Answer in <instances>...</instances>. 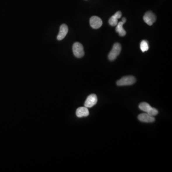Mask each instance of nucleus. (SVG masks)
<instances>
[{
	"label": "nucleus",
	"mask_w": 172,
	"mask_h": 172,
	"mask_svg": "<svg viewBox=\"0 0 172 172\" xmlns=\"http://www.w3.org/2000/svg\"><path fill=\"white\" fill-rule=\"evenodd\" d=\"M140 48L143 52L147 51L149 49L148 43L146 40H143L140 44Z\"/></svg>",
	"instance_id": "ddd939ff"
},
{
	"label": "nucleus",
	"mask_w": 172,
	"mask_h": 172,
	"mask_svg": "<svg viewBox=\"0 0 172 172\" xmlns=\"http://www.w3.org/2000/svg\"><path fill=\"white\" fill-rule=\"evenodd\" d=\"M68 27L65 24H62L61 25L59 30V33L57 37L58 40H61L66 37V35L68 33Z\"/></svg>",
	"instance_id": "6e6552de"
},
{
	"label": "nucleus",
	"mask_w": 172,
	"mask_h": 172,
	"mask_svg": "<svg viewBox=\"0 0 172 172\" xmlns=\"http://www.w3.org/2000/svg\"><path fill=\"white\" fill-rule=\"evenodd\" d=\"M156 20L157 18L155 15L151 11L146 12L143 16V20L149 25H152Z\"/></svg>",
	"instance_id": "20e7f679"
},
{
	"label": "nucleus",
	"mask_w": 172,
	"mask_h": 172,
	"mask_svg": "<svg viewBox=\"0 0 172 172\" xmlns=\"http://www.w3.org/2000/svg\"><path fill=\"white\" fill-rule=\"evenodd\" d=\"M124 24H125L124 22H123L122 21H121L118 23L116 25L117 26L116 28V31L118 32L119 35L121 37L125 36L126 34V31L124 29V27H123V25Z\"/></svg>",
	"instance_id": "9b49d317"
},
{
	"label": "nucleus",
	"mask_w": 172,
	"mask_h": 172,
	"mask_svg": "<svg viewBox=\"0 0 172 172\" xmlns=\"http://www.w3.org/2000/svg\"><path fill=\"white\" fill-rule=\"evenodd\" d=\"M121 21H122L123 22H124V23H125V22H126V19L125 18V17H124V18H123L122 19V20H121Z\"/></svg>",
	"instance_id": "2eb2a0df"
},
{
	"label": "nucleus",
	"mask_w": 172,
	"mask_h": 172,
	"mask_svg": "<svg viewBox=\"0 0 172 172\" xmlns=\"http://www.w3.org/2000/svg\"><path fill=\"white\" fill-rule=\"evenodd\" d=\"M139 108L141 110L147 113L148 112H149L150 110L151 109L152 107L147 103L142 102L140 104Z\"/></svg>",
	"instance_id": "f8f14e48"
},
{
	"label": "nucleus",
	"mask_w": 172,
	"mask_h": 172,
	"mask_svg": "<svg viewBox=\"0 0 172 172\" xmlns=\"http://www.w3.org/2000/svg\"><path fill=\"white\" fill-rule=\"evenodd\" d=\"M136 79L133 76H128L124 77L120 80L117 81V85L118 86H124L132 85L135 83Z\"/></svg>",
	"instance_id": "f257e3e1"
},
{
	"label": "nucleus",
	"mask_w": 172,
	"mask_h": 172,
	"mask_svg": "<svg viewBox=\"0 0 172 172\" xmlns=\"http://www.w3.org/2000/svg\"><path fill=\"white\" fill-rule=\"evenodd\" d=\"M148 114L152 116H154L157 115L158 113V111L155 108H152L151 109L149 110V112H147Z\"/></svg>",
	"instance_id": "4468645a"
},
{
	"label": "nucleus",
	"mask_w": 172,
	"mask_h": 172,
	"mask_svg": "<svg viewBox=\"0 0 172 172\" xmlns=\"http://www.w3.org/2000/svg\"><path fill=\"white\" fill-rule=\"evenodd\" d=\"M89 23L91 27L94 29H98L102 25V21L100 17L93 16L90 19Z\"/></svg>",
	"instance_id": "423d86ee"
},
{
	"label": "nucleus",
	"mask_w": 172,
	"mask_h": 172,
	"mask_svg": "<svg viewBox=\"0 0 172 172\" xmlns=\"http://www.w3.org/2000/svg\"><path fill=\"white\" fill-rule=\"evenodd\" d=\"M121 15H122V14H121V11H118L116 12L114 15L110 17L109 20L110 25L112 26H116L118 23V19L121 18Z\"/></svg>",
	"instance_id": "1a4fd4ad"
},
{
	"label": "nucleus",
	"mask_w": 172,
	"mask_h": 172,
	"mask_svg": "<svg viewBox=\"0 0 172 172\" xmlns=\"http://www.w3.org/2000/svg\"><path fill=\"white\" fill-rule=\"evenodd\" d=\"M73 52L75 57L81 58L84 55V48L81 44L76 42L73 46Z\"/></svg>",
	"instance_id": "7ed1b4c3"
},
{
	"label": "nucleus",
	"mask_w": 172,
	"mask_h": 172,
	"mask_svg": "<svg viewBox=\"0 0 172 172\" xmlns=\"http://www.w3.org/2000/svg\"><path fill=\"white\" fill-rule=\"evenodd\" d=\"M89 115V111L87 107H80L76 110V115L79 118L87 117Z\"/></svg>",
	"instance_id": "9d476101"
},
{
	"label": "nucleus",
	"mask_w": 172,
	"mask_h": 172,
	"mask_svg": "<svg viewBox=\"0 0 172 172\" xmlns=\"http://www.w3.org/2000/svg\"><path fill=\"white\" fill-rule=\"evenodd\" d=\"M121 50V45L119 43H116L113 45L112 50L110 52L108 58L110 60L113 61L120 55Z\"/></svg>",
	"instance_id": "f03ea898"
},
{
	"label": "nucleus",
	"mask_w": 172,
	"mask_h": 172,
	"mask_svg": "<svg viewBox=\"0 0 172 172\" xmlns=\"http://www.w3.org/2000/svg\"><path fill=\"white\" fill-rule=\"evenodd\" d=\"M98 98L96 95L94 94H92L90 95L87 98L85 102V107L87 108H91L96 105L97 103Z\"/></svg>",
	"instance_id": "39448f33"
},
{
	"label": "nucleus",
	"mask_w": 172,
	"mask_h": 172,
	"mask_svg": "<svg viewBox=\"0 0 172 172\" xmlns=\"http://www.w3.org/2000/svg\"><path fill=\"white\" fill-rule=\"evenodd\" d=\"M138 120L142 122L151 123L155 121V118L154 116H152L147 113L140 114L138 116Z\"/></svg>",
	"instance_id": "0eeeda50"
}]
</instances>
